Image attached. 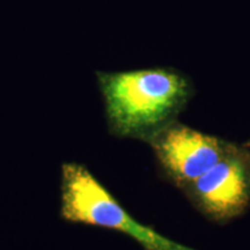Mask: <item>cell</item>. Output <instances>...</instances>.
<instances>
[{
    "label": "cell",
    "instance_id": "1",
    "mask_svg": "<svg viewBox=\"0 0 250 250\" xmlns=\"http://www.w3.org/2000/svg\"><path fill=\"white\" fill-rule=\"evenodd\" d=\"M98 83L111 133L147 142L175 120L191 95L187 78L170 68L99 72Z\"/></svg>",
    "mask_w": 250,
    "mask_h": 250
},
{
    "label": "cell",
    "instance_id": "3",
    "mask_svg": "<svg viewBox=\"0 0 250 250\" xmlns=\"http://www.w3.org/2000/svg\"><path fill=\"white\" fill-rule=\"evenodd\" d=\"M156 158L168 175L189 186L217 164L229 144L171 122L149 138Z\"/></svg>",
    "mask_w": 250,
    "mask_h": 250
},
{
    "label": "cell",
    "instance_id": "5",
    "mask_svg": "<svg viewBox=\"0 0 250 250\" xmlns=\"http://www.w3.org/2000/svg\"><path fill=\"white\" fill-rule=\"evenodd\" d=\"M249 158H250V156H249Z\"/></svg>",
    "mask_w": 250,
    "mask_h": 250
},
{
    "label": "cell",
    "instance_id": "4",
    "mask_svg": "<svg viewBox=\"0 0 250 250\" xmlns=\"http://www.w3.org/2000/svg\"><path fill=\"white\" fill-rule=\"evenodd\" d=\"M187 187L197 204L214 220L236 217L250 202V158L229 145L213 167Z\"/></svg>",
    "mask_w": 250,
    "mask_h": 250
},
{
    "label": "cell",
    "instance_id": "2",
    "mask_svg": "<svg viewBox=\"0 0 250 250\" xmlns=\"http://www.w3.org/2000/svg\"><path fill=\"white\" fill-rule=\"evenodd\" d=\"M61 217L68 223L117 230L145 250H196L137 221L85 166L77 162L62 167Z\"/></svg>",
    "mask_w": 250,
    "mask_h": 250
}]
</instances>
